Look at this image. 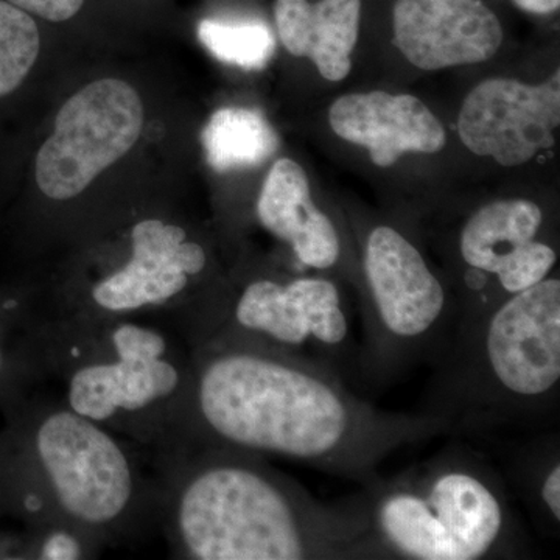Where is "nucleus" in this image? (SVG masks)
<instances>
[{
  "label": "nucleus",
  "instance_id": "f257e3e1",
  "mask_svg": "<svg viewBox=\"0 0 560 560\" xmlns=\"http://www.w3.org/2000/svg\"><path fill=\"white\" fill-rule=\"evenodd\" d=\"M190 350L183 445L279 456L368 486L397 452L451 433L430 412L381 410L337 372L285 350L234 338Z\"/></svg>",
  "mask_w": 560,
  "mask_h": 560
},
{
  "label": "nucleus",
  "instance_id": "f03ea898",
  "mask_svg": "<svg viewBox=\"0 0 560 560\" xmlns=\"http://www.w3.org/2000/svg\"><path fill=\"white\" fill-rule=\"evenodd\" d=\"M151 458L173 559L378 560L363 492L326 503L265 456L219 445Z\"/></svg>",
  "mask_w": 560,
  "mask_h": 560
},
{
  "label": "nucleus",
  "instance_id": "7ed1b4c3",
  "mask_svg": "<svg viewBox=\"0 0 560 560\" xmlns=\"http://www.w3.org/2000/svg\"><path fill=\"white\" fill-rule=\"evenodd\" d=\"M139 447L62 399L24 404L0 448V499L28 529L69 526L105 548L142 540L160 528L161 481Z\"/></svg>",
  "mask_w": 560,
  "mask_h": 560
},
{
  "label": "nucleus",
  "instance_id": "20e7f679",
  "mask_svg": "<svg viewBox=\"0 0 560 560\" xmlns=\"http://www.w3.org/2000/svg\"><path fill=\"white\" fill-rule=\"evenodd\" d=\"M44 315L40 360L62 400L151 453L183 445L191 393V350L165 320Z\"/></svg>",
  "mask_w": 560,
  "mask_h": 560
},
{
  "label": "nucleus",
  "instance_id": "39448f33",
  "mask_svg": "<svg viewBox=\"0 0 560 560\" xmlns=\"http://www.w3.org/2000/svg\"><path fill=\"white\" fill-rule=\"evenodd\" d=\"M559 399L560 280L548 276L455 330L423 412L452 434L490 436L555 422Z\"/></svg>",
  "mask_w": 560,
  "mask_h": 560
},
{
  "label": "nucleus",
  "instance_id": "423d86ee",
  "mask_svg": "<svg viewBox=\"0 0 560 560\" xmlns=\"http://www.w3.org/2000/svg\"><path fill=\"white\" fill-rule=\"evenodd\" d=\"M361 492L378 560L517 559L525 552L504 478L463 441Z\"/></svg>",
  "mask_w": 560,
  "mask_h": 560
},
{
  "label": "nucleus",
  "instance_id": "0eeeda50",
  "mask_svg": "<svg viewBox=\"0 0 560 560\" xmlns=\"http://www.w3.org/2000/svg\"><path fill=\"white\" fill-rule=\"evenodd\" d=\"M360 374L390 382L420 363L436 366L456 323L455 291L430 267L422 250L393 224H375L361 249Z\"/></svg>",
  "mask_w": 560,
  "mask_h": 560
},
{
  "label": "nucleus",
  "instance_id": "6e6552de",
  "mask_svg": "<svg viewBox=\"0 0 560 560\" xmlns=\"http://www.w3.org/2000/svg\"><path fill=\"white\" fill-rule=\"evenodd\" d=\"M224 282L213 275L205 241L176 221L151 215L131 224L124 260L97 278L65 280L44 307L54 316H153L179 324L208 307Z\"/></svg>",
  "mask_w": 560,
  "mask_h": 560
},
{
  "label": "nucleus",
  "instance_id": "1a4fd4ad",
  "mask_svg": "<svg viewBox=\"0 0 560 560\" xmlns=\"http://www.w3.org/2000/svg\"><path fill=\"white\" fill-rule=\"evenodd\" d=\"M180 337L190 348L212 338L256 342L315 361L345 381L360 374V353L341 291L323 276L226 279L219 298L180 330Z\"/></svg>",
  "mask_w": 560,
  "mask_h": 560
},
{
  "label": "nucleus",
  "instance_id": "9d476101",
  "mask_svg": "<svg viewBox=\"0 0 560 560\" xmlns=\"http://www.w3.org/2000/svg\"><path fill=\"white\" fill-rule=\"evenodd\" d=\"M143 128V103L127 81L101 79L58 110L54 132L35 160V184L46 200L80 197L101 173L130 153Z\"/></svg>",
  "mask_w": 560,
  "mask_h": 560
},
{
  "label": "nucleus",
  "instance_id": "9b49d317",
  "mask_svg": "<svg viewBox=\"0 0 560 560\" xmlns=\"http://www.w3.org/2000/svg\"><path fill=\"white\" fill-rule=\"evenodd\" d=\"M544 224V209L526 198L486 202L464 221L456 241L464 267L453 289L456 329L550 276L558 250L540 237Z\"/></svg>",
  "mask_w": 560,
  "mask_h": 560
},
{
  "label": "nucleus",
  "instance_id": "f8f14e48",
  "mask_svg": "<svg viewBox=\"0 0 560 560\" xmlns=\"http://www.w3.org/2000/svg\"><path fill=\"white\" fill-rule=\"evenodd\" d=\"M560 124V73L547 83L489 79L470 91L458 119L464 145L504 167L529 162L555 145Z\"/></svg>",
  "mask_w": 560,
  "mask_h": 560
},
{
  "label": "nucleus",
  "instance_id": "ddd939ff",
  "mask_svg": "<svg viewBox=\"0 0 560 560\" xmlns=\"http://www.w3.org/2000/svg\"><path fill=\"white\" fill-rule=\"evenodd\" d=\"M394 43L412 66L442 70L490 60L503 25L482 0H396Z\"/></svg>",
  "mask_w": 560,
  "mask_h": 560
},
{
  "label": "nucleus",
  "instance_id": "4468645a",
  "mask_svg": "<svg viewBox=\"0 0 560 560\" xmlns=\"http://www.w3.org/2000/svg\"><path fill=\"white\" fill-rule=\"evenodd\" d=\"M335 135L370 151L378 167H390L407 153H438L444 125L415 95L385 91L342 95L329 109Z\"/></svg>",
  "mask_w": 560,
  "mask_h": 560
},
{
  "label": "nucleus",
  "instance_id": "2eb2a0df",
  "mask_svg": "<svg viewBox=\"0 0 560 560\" xmlns=\"http://www.w3.org/2000/svg\"><path fill=\"white\" fill-rule=\"evenodd\" d=\"M256 213L264 230L285 243L302 267L330 271L341 264L340 231L313 201L307 173L298 162L283 158L272 165Z\"/></svg>",
  "mask_w": 560,
  "mask_h": 560
},
{
  "label": "nucleus",
  "instance_id": "dca6fc26",
  "mask_svg": "<svg viewBox=\"0 0 560 560\" xmlns=\"http://www.w3.org/2000/svg\"><path fill=\"white\" fill-rule=\"evenodd\" d=\"M361 0H275L280 43L293 57H307L320 75L342 81L359 40Z\"/></svg>",
  "mask_w": 560,
  "mask_h": 560
},
{
  "label": "nucleus",
  "instance_id": "f3484780",
  "mask_svg": "<svg viewBox=\"0 0 560 560\" xmlns=\"http://www.w3.org/2000/svg\"><path fill=\"white\" fill-rule=\"evenodd\" d=\"M202 149L219 173L259 167L279 149V136L259 110L221 108L206 124Z\"/></svg>",
  "mask_w": 560,
  "mask_h": 560
},
{
  "label": "nucleus",
  "instance_id": "a211bd4d",
  "mask_svg": "<svg viewBox=\"0 0 560 560\" xmlns=\"http://www.w3.org/2000/svg\"><path fill=\"white\" fill-rule=\"evenodd\" d=\"M510 478L521 490L536 522L551 536L560 523V442L559 433L528 441L511 456Z\"/></svg>",
  "mask_w": 560,
  "mask_h": 560
},
{
  "label": "nucleus",
  "instance_id": "6ab92c4d",
  "mask_svg": "<svg viewBox=\"0 0 560 560\" xmlns=\"http://www.w3.org/2000/svg\"><path fill=\"white\" fill-rule=\"evenodd\" d=\"M44 315V304L33 294L0 301V396H20L22 386L46 377L39 337L10 342L11 331L33 329Z\"/></svg>",
  "mask_w": 560,
  "mask_h": 560
},
{
  "label": "nucleus",
  "instance_id": "aec40b11",
  "mask_svg": "<svg viewBox=\"0 0 560 560\" xmlns=\"http://www.w3.org/2000/svg\"><path fill=\"white\" fill-rule=\"evenodd\" d=\"M38 21L13 3L0 0V98L18 94L38 62Z\"/></svg>",
  "mask_w": 560,
  "mask_h": 560
},
{
  "label": "nucleus",
  "instance_id": "412c9836",
  "mask_svg": "<svg viewBox=\"0 0 560 560\" xmlns=\"http://www.w3.org/2000/svg\"><path fill=\"white\" fill-rule=\"evenodd\" d=\"M198 36L217 60L246 70L264 69L276 51L275 36L259 22L205 20Z\"/></svg>",
  "mask_w": 560,
  "mask_h": 560
},
{
  "label": "nucleus",
  "instance_id": "4be33fe9",
  "mask_svg": "<svg viewBox=\"0 0 560 560\" xmlns=\"http://www.w3.org/2000/svg\"><path fill=\"white\" fill-rule=\"evenodd\" d=\"M103 550V545L81 530L54 525L31 529L22 555L39 560H83L98 558Z\"/></svg>",
  "mask_w": 560,
  "mask_h": 560
},
{
  "label": "nucleus",
  "instance_id": "5701e85b",
  "mask_svg": "<svg viewBox=\"0 0 560 560\" xmlns=\"http://www.w3.org/2000/svg\"><path fill=\"white\" fill-rule=\"evenodd\" d=\"M14 7L31 14L36 21L61 24L79 16L86 0H7Z\"/></svg>",
  "mask_w": 560,
  "mask_h": 560
},
{
  "label": "nucleus",
  "instance_id": "b1692460",
  "mask_svg": "<svg viewBox=\"0 0 560 560\" xmlns=\"http://www.w3.org/2000/svg\"><path fill=\"white\" fill-rule=\"evenodd\" d=\"M518 10L530 14H551L559 10L560 0H512Z\"/></svg>",
  "mask_w": 560,
  "mask_h": 560
}]
</instances>
